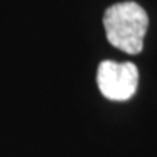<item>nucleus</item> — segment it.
<instances>
[{"label": "nucleus", "instance_id": "f257e3e1", "mask_svg": "<svg viewBox=\"0 0 157 157\" xmlns=\"http://www.w3.org/2000/svg\"><path fill=\"white\" fill-rule=\"evenodd\" d=\"M103 26L108 41L115 48L132 56L143 51L148 16L138 3L122 2L108 7L103 15Z\"/></svg>", "mask_w": 157, "mask_h": 157}, {"label": "nucleus", "instance_id": "f03ea898", "mask_svg": "<svg viewBox=\"0 0 157 157\" xmlns=\"http://www.w3.org/2000/svg\"><path fill=\"white\" fill-rule=\"evenodd\" d=\"M98 86L109 101H128L138 86V68L132 63L102 61L98 68Z\"/></svg>", "mask_w": 157, "mask_h": 157}]
</instances>
